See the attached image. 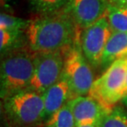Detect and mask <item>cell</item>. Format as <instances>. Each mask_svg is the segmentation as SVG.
Here are the masks:
<instances>
[{
  "label": "cell",
  "mask_w": 127,
  "mask_h": 127,
  "mask_svg": "<svg viewBox=\"0 0 127 127\" xmlns=\"http://www.w3.org/2000/svg\"><path fill=\"white\" fill-rule=\"evenodd\" d=\"M44 126L45 127H76L77 124L69 101L53 115Z\"/></svg>",
  "instance_id": "obj_15"
},
{
  "label": "cell",
  "mask_w": 127,
  "mask_h": 127,
  "mask_svg": "<svg viewBox=\"0 0 127 127\" xmlns=\"http://www.w3.org/2000/svg\"><path fill=\"white\" fill-rule=\"evenodd\" d=\"M64 51L36 53L35 69L28 89L43 94L63 77Z\"/></svg>",
  "instance_id": "obj_6"
},
{
  "label": "cell",
  "mask_w": 127,
  "mask_h": 127,
  "mask_svg": "<svg viewBox=\"0 0 127 127\" xmlns=\"http://www.w3.org/2000/svg\"><path fill=\"white\" fill-rule=\"evenodd\" d=\"M43 94L24 89L2 99V113L7 127L44 126Z\"/></svg>",
  "instance_id": "obj_3"
},
{
  "label": "cell",
  "mask_w": 127,
  "mask_h": 127,
  "mask_svg": "<svg viewBox=\"0 0 127 127\" xmlns=\"http://www.w3.org/2000/svg\"><path fill=\"white\" fill-rule=\"evenodd\" d=\"M32 7L41 15L57 12L65 8L69 0H29Z\"/></svg>",
  "instance_id": "obj_16"
},
{
  "label": "cell",
  "mask_w": 127,
  "mask_h": 127,
  "mask_svg": "<svg viewBox=\"0 0 127 127\" xmlns=\"http://www.w3.org/2000/svg\"><path fill=\"white\" fill-rule=\"evenodd\" d=\"M127 75V55L114 61L94 81L89 95L111 108L125 96Z\"/></svg>",
  "instance_id": "obj_4"
},
{
  "label": "cell",
  "mask_w": 127,
  "mask_h": 127,
  "mask_svg": "<svg viewBox=\"0 0 127 127\" xmlns=\"http://www.w3.org/2000/svg\"><path fill=\"white\" fill-rule=\"evenodd\" d=\"M78 26L66 8L29 20L27 45L35 53L64 51L78 38Z\"/></svg>",
  "instance_id": "obj_1"
},
{
  "label": "cell",
  "mask_w": 127,
  "mask_h": 127,
  "mask_svg": "<svg viewBox=\"0 0 127 127\" xmlns=\"http://www.w3.org/2000/svg\"><path fill=\"white\" fill-rule=\"evenodd\" d=\"M36 53L29 47L18 48L2 55L0 66V96L3 99L27 89L35 69Z\"/></svg>",
  "instance_id": "obj_2"
},
{
  "label": "cell",
  "mask_w": 127,
  "mask_h": 127,
  "mask_svg": "<svg viewBox=\"0 0 127 127\" xmlns=\"http://www.w3.org/2000/svg\"><path fill=\"white\" fill-rule=\"evenodd\" d=\"M127 95V75H126V88H125V96Z\"/></svg>",
  "instance_id": "obj_21"
},
{
  "label": "cell",
  "mask_w": 127,
  "mask_h": 127,
  "mask_svg": "<svg viewBox=\"0 0 127 127\" xmlns=\"http://www.w3.org/2000/svg\"><path fill=\"white\" fill-rule=\"evenodd\" d=\"M127 55V32H112L106 45L101 68L106 69L116 60Z\"/></svg>",
  "instance_id": "obj_11"
},
{
  "label": "cell",
  "mask_w": 127,
  "mask_h": 127,
  "mask_svg": "<svg viewBox=\"0 0 127 127\" xmlns=\"http://www.w3.org/2000/svg\"><path fill=\"white\" fill-rule=\"evenodd\" d=\"M98 127H127V107L114 106L97 123Z\"/></svg>",
  "instance_id": "obj_13"
},
{
  "label": "cell",
  "mask_w": 127,
  "mask_h": 127,
  "mask_svg": "<svg viewBox=\"0 0 127 127\" xmlns=\"http://www.w3.org/2000/svg\"><path fill=\"white\" fill-rule=\"evenodd\" d=\"M73 98L72 92L67 81L62 77L56 83L49 88L43 93L44 111L43 122L44 125L53 115L60 110L70 100Z\"/></svg>",
  "instance_id": "obj_10"
},
{
  "label": "cell",
  "mask_w": 127,
  "mask_h": 127,
  "mask_svg": "<svg viewBox=\"0 0 127 127\" xmlns=\"http://www.w3.org/2000/svg\"><path fill=\"white\" fill-rule=\"evenodd\" d=\"M106 15L113 32H127V5L109 2Z\"/></svg>",
  "instance_id": "obj_12"
},
{
  "label": "cell",
  "mask_w": 127,
  "mask_h": 127,
  "mask_svg": "<svg viewBox=\"0 0 127 127\" xmlns=\"http://www.w3.org/2000/svg\"><path fill=\"white\" fill-rule=\"evenodd\" d=\"M29 20H24L21 17H17L2 12L0 15V29L16 30V31H26Z\"/></svg>",
  "instance_id": "obj_17"
},
{
  "label": "cell",
  "mask_w": 127,
  "mask_h": 127,
  "mask_svg": "<svg viewBox=\"0 0 127 127\" xmlns=\"http://www.w3.org/2000/svg\"><path fill=\"white\" fill-rule=\"evenodd\" d=\"M112 32L106 15L83 29L79 37L81 48L93 68H101L104 50Z\"/></svg>",
  "instance_id": "obj_7"
},
{
  "label": "cell",
  "mask_w": 127,
  "mask_h": 127,
  "mask_svg": "<svg viewBox=\"0 0 127 127\" xmlns=\"http://www.w3.org/2000/svg\"><path fill=\"white\" fill-rule=\"evenodd\" d=\"M110 3L116 5H127V0H108Z\"/></svg>",
  "instance_id": "obj_18"
},
{
  "label": "cell",
  "mask_w": 127,
  "mask_h": 127,
  "mask_svg": "<svg viewBox=\"0 0 127 127\" xmlns=\"http://www.w3.org/2000/svg\"><path fill=\"white\" fill-rule=\"evenodd\" d=\"M121 102H122L123 106H126V107H127V95L124 96L123 99L121 100Z\"/></svg>",
  "instance_id": "obj_20"
},
{
  "label": "cell",
  "mask_w": 127,
  "mask_h": 127,
  "mask_svg": "<svg viewBox=\"0 0 127 127\" xmlns=\"http://www.w3.org/2000/svg\"><path fill=\"white\" fill-rule=\"evenodd\" d=\"M24 31L0 29V50L1 55L22 47L21 41Z\"/></svg>",
  "instance_id": "obj_14"
},
{
  "label": "cell",
  "mask_w": 127,
  "mask_h": 127,
  "mask_svg": "<svg viewBox=\"0 0 127 127\" xmlns=\"http://www.w3.org/2000/svg\"><path fill=\"white\" fill-rule=\"evenodd\" d=\"M35 127H45V126H35Z\"/></svg>",
  "instance_id": "obj_22"
},
{
  "label": "cell",
  "mask_w": 127,
  "mask_h": 127,
  "mask_svg": "<svg viewBox=\"0 0 127 127\" xmlns=\"http://www.w3.org/2000/svg\"><path fill=\"white\" fill-rule=\"evenodd\" d=\"M64 64L63 77L67 81L73 98L88 95L94 83L92 66L82 51L80 38L64 51Z\"/></svg>",
  "instance_id": "obj_5"
},
{
  "label": "cell",
  "mask_w": 127,
  "mask_h": 127,
  "mask_svg": "<svg viewBox=\"0 0 127 127\" xmlns=\"http://www.w3.org/2000/svg\"><path fill=\"white\" fill-rule=\"evenodd\" d=\"M76 127H98L97 124L94 123H83V124H78Z\"/></svg>",
  "instance_id": "obj_19"
},
{
  "label": "cell",
  "mask_w": 127,
  "mask_h": 127,
  "mask_svg": "<svg viewBox=\"0 0 127 127\" xmlns=\"http://www.w3.org/2000/svg\"><path fill=\"white\" fill-rule=\"evenodd\" d=\"M108 5V0H69L65 8L83 30L105 16Z\"/></svg>",
  "instance_id": "obj_8"
},
{
  "label": "cell",
  "mask_w": 127,
  "mask_h": 127,
  "mask_svg": "<svg viewBox=\"0 0 127 127\" xmlns=\"http://www.w3.org/2000/svg\"><path fill=\"white\" fill-rule=\"evenodd\" d=\"M76 124H97L111 108L91 95L78 96L69 101Z\"/></svg>",
  "instance_id": "obj_9"
}]
</instances>
